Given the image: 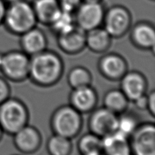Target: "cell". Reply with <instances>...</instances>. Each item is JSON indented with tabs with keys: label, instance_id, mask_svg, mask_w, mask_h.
<instances>
[{
	"label": "cell",
	"instance_id": "cell-27",
	"mask_svg": "<svg viewBox=\"0 0 155 155\" xmlns=\"http://www.w3.org/2000/svg\"><path fill=\"white\" fill-rule=\"evenodd\" d=\"M11 89L8 80L0 76V104L10 97Z\"/></svg>",
	"mask_w": 155,
	"mask_h": 155
},
{
	"label": "cell",
	"instance_id": "cell-28",
	"mask_svg": "<svg viewBox=\"0 0 155 155\" xmlns=\"http://www.w3.org/2000/svg\"><path fill=\"white\" fill-rule=\"evenodd\" d=\"M148 95V106L147 110L149 114L152 117L154 118L155 115V92L154 90H152L151 92L147 94Z\"/></svg>",
	"mask_w": 155,
	"mask_h": 155
},
{
	"label": "cell",
	"instance_id": "cell-15",
	"mask_svg": "<svg viewBox=\"0 0 155 155\" xmlns=\"http://www.w3.org/2000/svg\"><path fill=\"white\" fill-rule=\"evenodd\" d=\"M57 44L66 54H78L86 48V32L76 26L67 32L57 35Z\"/></svg>",
	"mask_w": 155,
	"mask_h": 155
},
{
	"label": "cell",
	"instance_id": "cell-11",
	"mask_svg": "<svg viewBox=\"0 0 155 155\" xmlns=\"http://www.w3.org/2000/svg\"><path fill=\"white\" fill-rule=\"evenodd\" d=\"M15 148L25 154H34L42 143V136L40 131L34 126L27 124L13 135Z\"/></svg>",
	"mask_w": 155,
	"mask_h": 155
},
{
	"label": "cell",
	"instance_id": "cell-33",
	"mask_svg": "<svg viewBox=\"0 0 155 155\" xmlns=\"http://www.w3.org/2000/svg\"><path fill=\"white\" fill-rule=\"evenodd\" d=\"M3 134H4V131H3L2 127H1V126H0V141H1V140L2 139Z\"/></svg>",
	"mask_w": 155,
	"mask_h": 155
},
{
	"label": "cell",
	"instance_id": "cell-4",
	"mask_svg": "<svg viewBox=\"0 0 155 155\" xmlns=\"http://www.w3.org/2000/svg\"><path fill=\"white\" fill-rule=\"evenodd\" d=\"M29 112L20 99L9 98L0 104V126L5 133L13 135L29 124Z\"/></svg>",
	"mask_w": 155,
	"mask_h": 155
},
{
	"label": "cell",
	"instance_id": "cell-34",
	"mask_svg": "<svg viewBox=\"0 0 155 155\" xmlns=\"http://www.w3.org/2000/svg\"><path fill=\"white\" fill-rule=\"evenodd\" d=\"M97 155H104V154H103V153H102V154H97Z\"/></svg>",
	"mask_w": 155,
	"mask_h": 155
},
{
	"label": "cell",
	"instance_id": "cell-29",
	"mask_svg": "<svg viewBox=\"0 0 155 155\" xmlns=\"http://www.w3.org/2000/svg\"><path fill=\"white\" fill-rule=\"evenodd\" d=\"M135 105V107L137 108V109L140 111H146L147 110V106H148V95L146 94L141 97L138 98L136 100L134 101L132 103Z\"/></svg>",
	"mask_w": 155,
	"mask_h": 155
},
{
	"label": "cell",
	"instance_id": "cell-18",
	"mask_svg": "<svg viewBox=\"0 0 155 155\" xmlns=\"http://www.w3.org/2000/svg\"><path fill=\"white\" fill-rule=\"evenodd\" d=\"M32 5L38 23L48 27L61 11L58 0H34Z\"/></svg>",
	"mask_w": 155,
	"mask_h": 155
},
{
	"label": "cell",
	"instance_id": "cell-19",
	"mask_svg": "<svg viewBox=\"0 0 155 155\" xmlns=\"http://www.w3.org/2000/svg\"><path fill=\"white\" fill-rule=\"evenodd\" d=\"M112 42V36L102 26L86 32V48L95 53L107 52Z\"/></svg>",
	"mask_w": 155,
	"mask_h": 155
},
{
	"label": "cell",
	"instance_id": "cell-3",
	"mask_svg": "<svg viewBox=\"0 0 155 155\" xmlns=\"http://www.w3.org/2000/svg\"><path fill=\"white\" fill-rule=\"evenodd\" d=\"M50 125L53 133L72 140L82 129V114L70 104L63 105L52 113Z\"/></svg>",
	"mask_w": 155,
	"mask_h": 155
},
{
	"label": "cell",
	"instance_id": "cell-10",
	"mask_svg": "<svg viewBox=\"0 0 155 155\" xmlns=\"http://www.w3.org/2000/svg\"><path fill=\"white\" fill-rule=\"evenodd\" d=\"M98 70L105 79L110 81H119L129 71L127 60L117 53H107L99 58Z\"/></svg>",
	"mask_w": 155,
	"mask_h": 155
},
{
	"label": "cell",
	"instance_id": "cell-26",
	"mask_svg": "<svg viewBox=\"0 0 155 155\" xmlns=\"http://www.w3.org/2000/svg\"><path fill=\"white\" fill-rule=\"evenodd\" d=\"M58 2L62 11L74 15L82 0H58Z\"/></svg>",
	"mask_w": 155,
	"mask_h": 155
},
{
	"label": "cell",
	"instance_id": "cell-17",
	"mask_svg": "<svg viewBox=\"0 0 155 155\" xmlns=\"http://www.w3.org/2000/svg\"><path fill=\"white\" fill-rule=\"evenodd\" d=\"M101 139L104 155H131L129 137L117 131Z\"/></svg>",
	"mask_w": 155,
	"mask_h": 155
},
{
	"label": "cell",
	"instance_id": "cell-22",
	"mask_svg": "<svg viewBox=\"0 0 155 155\" xmlns=\"http://www.w3.org/2000/svg\"><path fill=\"white\" fill-rule=\"evenodd\" d=\"M72 140L53 133L48 138L46 148L49 155H71L73 150Z\"/></svg>",
	"mask_w": 155,
	"mask_h": 155
},
{
	"label": "cell",
	"instance_id": "cell-31",
	"mask_svg": "<svg viewBox=\"0 0 155 155\" xmlns=\"http://www.w3.org/2000/svg\"><path fill=\"white\" fill-rule=\"evenodd\" d=\"M3 1H4L5 4L8 5V4H12V3L18 2L19 0H3Z\"/></svg>",
	"mask_w": 155,
	"mask_h": 155
},
{
	"label": "cell",
	"instance_id": "cell-21",
	"mask_svg": "<svg viewBox=\"0 0 155 155\" xmlns=\"http://www.w3.org/2000/svg\"><path fill=\"white\" fill-rule=\"evenodd\" d=\"M80 155H97L102 154V139L88 131L80 136L77 143Z\"/></svg>",
	"mask_w": 155,
	"mask_h": 155
},
{
	"label": "cell",
	"instance_id": "cell-8",
	"mask_svg": "<svg viewBox=\"0 0 155 155\" xmlns=\"http://www.w3.org/2000/svg\"><path fill=\"white\" fill-rule=\"evenodd\" d=\"M131 155H155V125L141 122L129 137Z\"/></svg>",
	"mask_w": 155,
	"mask_h": 155
},
{
	"label": "cell",
	"instance_id": "cell-25",
	"mask_svg": "<svg viewBox=\"0 0 155 155\" xmlns=\"http://www.w3.org/2000/svg\"><path fill=\"white\" fill-rule=\"evenodd\" d=\"M76 26L73 14L61 11V12L52 22L49 27L56 35H59L72 29Z\"/></svg>",
	"mask_w": 155,
	"mask_h": 155
},
{
	"label": "cell",
	"instance_id": "cell-16",
	"mask_svg": "<svg viewBox=\"0 0 155 155\" xmlns=\"http://www.w3.org/2000/svg\"><path fill=\"white\" fill-rule=\"evenodd\" d=\"M19 36L21 50L30 57L44 51L48 47V39L46 34L37 26Z\"/></svg>",
	"mask_w": 155,
	"mask_h": 155
},
{
	"label": "cell",
	"instance_id": "cell-12",
	"mask_svg": "<svg viewBox=\"0 0 155 155\" xmlns=\"http://www.w3.org/2000/svg\"><path fill=\"white\" fill-rule=\"evenodd\" d=\"M119 81L120 90L130 103L147 94V79L144 74L139 71H128Z\"/></svg>",
	"mask_w": 155,
	"mask_h": 155
},
{
	"label": "cell",
	"instance_id": "cell-9",
	"mask_svg": "<svg viewBox=\"0 0 155 155\" xmlns=\"http://www.w3.org/2000/svg\"><path fill=\"white\" fill-rule=\"evenodd\" d=\"M89 113L88 120L89 132L102 138L116 131L118 115L104 106L95 107Z\"/></svg>",
	"mask_w": 155,
	"mask_h": 155
},
{
	"label": "cell",
	"instance_id": "cell-24",
	"mask_svg": "<svg viewBox=\"0 0 155 155\" xmlns=\"http://www.w3.org/2000/svg\"><path fill=\"white\" fill-rule=\"evenodd\" d=\"M141 122L137 115L127 110L118 116L117 131L125 136L130 137L140 125Z\"/></svg>",
	"mask_w": 155,
	"mask_h": 155
},
{
	"label": "cell",
	"instance_id": "cell-6",
	"mask_svg": "<svg viewBox=\"0 0 155 155\" xmlns=\"http://www.w3.org/2000/svg\"><path fill=\"white\" fill-rule=\"evenodd\" d=\"M132 22V15L128 8L115 4L106 10L102 27L112 38H120L129 32Z\"/></svg>",
	"mask_w": 155,
	"mask_h": 155
},
{
	"label": "cell",
	"instance_id": "cell-7",
	"mask_svg": "<svg viewBox=\"0 0 155 155\" xmlns=\"http://www.w3.org/2000/svg\"><path fill=\"white\" fill-rule=\"evenodd\" d=\"M106 10L102 2H82L74 15L76 26L86 32L102 26Z\"/></svg>",
	"mask_w": 155,
	"mask_h": 155
},
{
	"label": "cell",
	"instance_id": "cell-13",
	"mask_svg": "<svg viewBox=\"0 0 155 155\" xmlns=\"http://www.w3.org/2000/svg\"><path fill=\"white\" fill-rule=\"evenodd\" d=\"M130 40L135 47L143 51L154 53L155 28L153 23L146 21H138L132 26Z\"/></svg>",
	"mask_w": 155,
	"mask_h": 155
},
{
	"label": "cell",
	"instance_id": "cell-23",
	"mask_svg": "<svg viewBox=\"0 0 155 155\" xmlns=\"http://www.w3.org/2000/svg\"><path fill=\"white\" fill-rule=\"evenodd\" d=\"M92 80L91 71L82 66H76L71 68L67 76L68 84L71 89L91 85Z\"/></svg>",
	"mask_w": 155,
	"mask_h": 155
},
{
	"label": "cell",
	"instance_id": "cell-30",
	"mask_svg": "<svg viewBox=\"0 0 155 155\" xmlns=\"http://www.w3.org/2000/svg\"><path fill=\"white\" fill-rule=\"evenodd\" d=\"M6 7L7 4L3 0H0V26L3 24Z\"/></svg>",
	"mask_w": 155,
	"mask_h": 155
},
{
	"label": "cell",
	"instance_id": "cell-14",
	"mask_svg": "<svg viewBox=\"0 0 155 155\" xmlns=\"http://www.w3.org/2000/svg\"><path fill=\"white\" fill-rule=\"evenodd\" d=\"M98 99L96 90L89 85L72 89L69 96V104L81 114H86L97 107Z\"/></svg>",
	"mask_w": 155,
	"mask_h": 155
},
{
	"label": "cell",
	"instance_id": "cell-2",
	"mask_svg": "<svg viewBox=\"0 0 155 155\" xmlns=\"http://www.w3.org/2000/svg\"><path fill=\"white\" fill-rule=\"evenodd\" d=\"M37 24L31 3L26 0H19L7 5L2 25L8 32L19 36L37 26Z\"/></svg>",
	"mask_w": 155,
	"mask_h": 155
},
{
	"label": "cell",
	"instance_id": "cell-32",
	"mask_svg": "<svg viewBox=\"0 0 155 155\" xmlns=\"http://www.w3.org/2000/svg\"><path fill=\"white\" fill-rule=\"evenodd\" d=\"M103 0H82V2H102Z\"/></svg>",
	"mask_w": 155,
	"mask_h": 155
},
{
	"label": "cell",
	"instance_id": "cell-5",
	"mask_svg": "<svg viewBox=\"0 0 155 155\" xmlns=\"http://www.w3.org/2000/svg\"><path fill=\"white\" fill-rule=\"evenodd\" d=\"M30 56L22 50L0 53V71L8 81L22 82L28 79Z\"/></svg>",
	"mask_w": 155,
	"mask_h": 155
},
{
	"label": "cell",
	"instance_id": "cell-1",
	"mask_svg": "<svg viewBox=\"0 0 155 155\" xmlns=\"http://www.w3.org/2000/svg\"><path fill=\"white\" fill-rule=\"evenodd\" d=\"M63 73L64 62L57 52L47 49L30 57L28 79L38 86H53L60 81Z\"/></svg>",
	"mask_w": 155,
	"mask_h": 155
},
{
	"label": "cell",
	"instance_id": "cell-20",
	"mask_svg": "<svg viewBox=\"0 0 155 155\" xmlns=\"http://www.w3.org/2000/svg\"><path fill=\"white\" fill-rule=\"evenodd\" d=\"M129 103L120 88H114L107 91L103 98V106L117 115L128 110Z\"/></svg>",
	"mask_w": 155,
	"mask_h": 155
}]
</instances>
